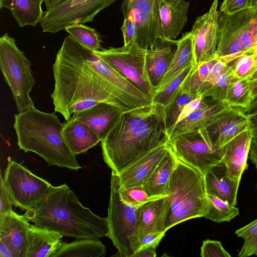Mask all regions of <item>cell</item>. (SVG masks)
Masks as SVG:
<instances>
[{
	"instance_id": "cell-1",
	"label": "cell",
	"mask_w": 257,
	"mask_h": 257,
	"mask_svg": "<svg viewBox=\"0 0 257 257\" xmlns=\"http://www.w3.org/2000/svg\"><path fill=\"white\" fill-rule=\"evenodd\" d=\"M109 65L71 36H67L53 65L54 88L51 94L55 112L68 120L72 107L85 101L106 102L123 109L105 79Z\"/></svg>"
},
{
	"instance_id": "cell-2",
	"label": "cell",
	"mask_w": 257,
	"mask_h": 257,
	"mask_svg": "<svg viewBox=\"0 0 257 257\" xmlns=\"http://www.w3.org/2000/svg\"><path fill=\"white\" fill-rule=\"evenodd\" d=\"M165 106L153 103L123 112L101 141L104 161L118 174L143 155L169 141Z\"/></svg>"
},
{
	"instance_id": "cell-3",
	"label": "cell",
	"mask_w": 257,
	"mask_h": 257,
	"mask_svg": "<svg viewBox=\"0 0 257 257\" xmlns=\"http://www.w3.org/2000/svg\"><path fill=\"white\" fill-rule=\"evenodd\" d=\"M23 215L30 222L65 236L98 239L109 236L107 217L83 206L66 184L53 186L36 207Z\"/></svg>"
},
{
	"instance_id": "cell-4",
	"label": "cell",
	"mask_w": 257,
	"mask_h": 257,
	"mask_svg": "<svg viewBox=\"0 0 257 257\" xmlns=\"http://www.w3.org/2000/svg\"><path fill=\"white\" fill-rule=\"evenodd\" d=\"M14 116L13 126L20 149L38 154L49 166L81 168L63 137L64 123L55 111L45 112L33 105Z\"/></svg>"
},
{
	"instance_id": "cell-5",
	"label": "cell",
	"mask_w": 257,
	"mask_h": 257,
	"mask_svg": "<svg viewBox=\"0 0 257 257\" xmlns=\"http://www.w3.org/2000/svg\"><path fill=\"white\" fill-rule=\"evenodd\" d=\"M165 206L166 231L181 222L204 217L208 209L204 175L177 158L170 179Z\"/></svg>"
},
{
	"instance_id": "cell-6",
	"label": "cell",
	"mask_w": 257,
	"mask_h": 257,
	"mask_svg": "<svg viewBox=\"0 0 257 257\" xmlns=\"http://www.w3.org/2000/svg\"><path fill=\"white\" fill-rule=\"evenodd\" d=\"M31 62L8 33L0 38V68L19 112L34 105L30 96L36 84Z\"/></svg>"
},
{
	"instance_id": "cell-7",
	"label": "cell",
	"mask_w": 257,
	"mask_h": 257,
	"mask_svg": "<svg viewBox=\"0 0 257 257\" xmlns=\"http://www.w3.org/2000/svg\"><path fill=\"white\" fill-rule=\"evenodd\" d=\"M119 188L118 176L112 172L107 217L109 237L120 256L131 257L140 247L138 219L140 206L124 203L120 197Z\"/></svg>"
},
{
	"instance_id": "cell-8",
	"label": "cell",
	"mask_w": 257,
	"mask_h": 257,
	"mask_svg": "<svg viewBox=\"0 0 257 257\" xmlns=\"http://www.w3.org/2000/svg\"><path fill=\"white\" fill-rule=\"evenodd\" d=\"M257 46V10L246 9L233 14L219 11L217 58L251 51Z\"/></svg>"
},
{
	"instance_id": "cell-9",
	"label": "cell",
	"mask_w": 257,
	"mask_h": 257,
	"mask_svg": "<svg viewBox=\"0 0 257 257\" xmlns=\"http://www.w3.org/2000/svg\"><path fill=\"white\" fill-rule=\"evenodd\" d=\"M3 183L13 205L26 211L36 207L53 187L13 161L5 170Z\"/></svg>"
},
{
	"instance_id": "cell-10",
	"label": "cell",
	"mask_w": 257,
	"mask_h": 257,
	"mask_svg": "<svg viewBox=\"0 0 257 257\" xmlns=\"http://www.w3.org/2000/svg\"><path fill=\"white\" fill-rule=\"evenodd\" d=\"M94 52L152 99L156 88L152 85L148 74L147 50L134 42L127 46L102 49Z\"/></svg>"
},
{
	"instance_id": "cell-11",
	"label": "cell",
	"mask_w": 257,
	"mask_h": 257,
	"mask_svg": "<svg viewBox=\"0 0 257 257\" xmlns=\"http://www.w3.org/2000/svg\"><path fill=\"white\" fill-rule=\"evenodd\" d=\"M168 144L179 160L204 175L223 156L222 146L211 143L206 128L175 136L169 140Z\"/></svg>"
},
{
	"instance_id": "cell-12",
	"label": "cell",
	"mask_w": 257,
	"mask_h": 257,
	"mask_svg": "<svg viewBox=\"0 0 257 257\" xmlns=\"http://www.w3.org/2000/svg\"><path fill=\"white\" fill-rule=\"evenodd\" d=\"M116 0H68L45 12L39 23L43 32L56 33L72 24L93 21Z\"/></svg>"
},
{
	"instance_id": "cell-13",
	"label": "cell",
	"mask_w": 257,
	"mask_h": 257,
	"mask_svg": "<svg viewBox=\"0 0 257 257\" xmlns=\"http://www.w3.org/2000/svg\"><path fill=\"white\" fill-rule=\"evenodd\" d=\"M120 9L124 18L135 24L138 31L136 42L143 49L152 47L157 40L163 36L157 0H123Z\"/></svg>"
},
{
	"instance_id": "cell-14",
	"label": "cell",
	"mask_w": 257,
	"mask_h": 257,
	"mask_svg": "<svg viewBox=\"0 0 257 257\" xmlns=\"http://www.w3.org/2000/svg\"><path fill=\"white\" fill-rule=\"evenodd\" d=\"M218 0H214L209 10L198 17L192 26L196 65L217 58L216 54L219 11Z\"/></svg>"
},
{
	"instance_id": "cell-15",
	"label": "cell",
	"mask_w": 257,
	"mask_h": 257,
	"mask_svg": "<svg viewBox=\"0 0 257 257\" xmlns=\"http://www.w3.org/2000/svg\"><path fill=\"white\" fill-rule=\"evenodd\" d=\"M205 128L211 143L221 147L249 129L248 116L241 109L229 106Z\"/></svg>"
},
{
	"instance_id": "cell-16",
	"label": "cell",
	"mask_w": 257,
	"mask_h": 257,
	"mask_svg": "<svg viewBox=\"0 0 257 257\" xmlns=\"http://www.w3.org/2000/svg\"><path fill=\"white\" fill-rule=\"evenodd\" d=\"M229 107L223 102L203 97L197 108L167 130L169 139L205 128L222 111Z\"/></svg>"
},
{
	"instance_id": "cell-17",
	"label": "cell",
	"mask_w": 257,
	"mask_h": 257,
	"mask_svg": "<svg viewBox=\"0 0 257 257\" xmlns=\"http://www.w3.org/2000/svg\"><path fill=\"white\" fill-rule=\"evenodd\" d=\"M169 148L168 142L139 157L117 174L119 187L127 189L143 185L151 176Z\"/></svg>"
},
{
	"instance_id": "cell-18",
	"label": "cell",
	"mask_w": 257,
	"mask_h": 257,
	"mask_svg": "<svg viewBox=\"0 0 257 257\" xmlns=\"http://www.w3.org/2000/svg\"><path fill=\"white\" fill-rule=\"evenodd\" d=\"M123 112L115 106L101 102L86 109L74 112L72 117L88 125L101 141L116 123Z\"/></svg>"
},
{
	"instance_id": "cell-19",
	"label": "cell",
	"mask_w": 257,
	"mask_h": 257,
	"mask_svg": "<svg viewBox=\"0 0 257 257\" xmlns=\"http://www.w3.org/2000/svg\"><path fill=\"white\" fill-rule=\"evenodd\" d=\"M178 40L160 37L147 50L146 63L152 85L156 88L161 83L174 57Z\"/></svg>"
},
{
	"instance_id": "cell-20",
	"label": "cell",
	"mask_w": 257,
	"mask_h": 257,
	"mask_svg": "<svg viewBox=\"0 0 257 257\" xmlns=\"http://www.w3.org/2000/svg\"><path fill=\"white\" fill-rule=\"evenodd\" d=\"M160 26L164 37L175 40L188 21L190 6L186 0H157Z\"/></svg>"
},
{
	"instance_id": "cell-21",
	"label": "cell",
	"mask_w": 257,
	"mask_h": 257,
	"mask_svg": "<svg viewBox=\"0 0 257 257\" xmlns=\"http://www.w3.org/2000/svg\"><path fill=\"white\" fill-rule=\"evenodd\" d=\"M252 137L251 131L246 130L222 146V161L225 164L228 174L233 180H240L247 168V160Z\"/></svg>"
},
{
	"instance_id": "cell-22",
	"label": "cell",
	"mask_w": 257,
	"mask_h": 257,
	"mask_svg": "<svg viewBox=\"0 0 257 257\" xmlns=\"http://www.w3.org/2000/svg\"><path fill=\"white\" fill-rule=\"evenodd\" d=\"M29 222L14 211L0 215V242L12 248L17 257H25Z\"/></svg>"
},
{
	"instance_id": "cell-23",
	"label": "cell",
	"mask_w": 257,
	"mask_h": 257,
	"mask_svg": "<svg viewBox=\"0 0 257 257\" xmlns=\"http://www.w3.org/2000/svg\"><path fill=\"white\" fill-rule=\"evenodd\" d=\"M207 194L217 197L235 206L240 180H233L229 176L225 164L221 161L211 167L204 174Z\"/></svg>"
},
{
	"instance_id": "cell-24",
	"label": "cell",
	"mask_w": 257,
	"mask_h": 257,
	"mask_svg": "<svg viewBox=\"0 0 257 257\" xmlns=\"http://www.w3.org/2000/svg\"><path fill=\"white\" fill-rule=\"evenodd\" d=\"M63 236L56 231L30 224L25 257H54L61 247Z\"/></svg>"
},
{
	"instance_id": "cell-25",
	"label": "cell",
	"mask_w": 257,
	"mask_h": 257,
	"mask_svg": "<svg viewBox=\"0 0 257 257\" xmlns=\"http://www.w3.org/2000/svg\"><path fill=\"white\" fill-rule=\"evenodd\" d=\"M63 137L74 155L86 153L100 142L97 135L86 124L72 116L64 123Z\"/></svg>"
},
{
	"instance_id": "cell-26",
	"label": "cell",
	"mask_w": 257,
	"mask_h": 257,
	"mask_svg": "<svg viewBox=\"0 0 257 257\" xmlns=\"http://www.w3.org/2000/svg\"><path fill=\"white\" fill-rule=\"evenodd\" d=\"M168 146L167 152L143 185L150 197H162L168 195L170 179L177 160L169 144Z\"/></svg>"
},
{
	"instance_id": "cell-27",
	"label": "cell",
	"mask_w": 257,
	"mask_h": 257,
	"mask_svg": "<svg viewBox=\"0 0 257 257\" xmlns=\"http://www.w3.org/2000/svg\"><path fill=\"white\" fill-rule=\"evenodd\" d=\"M166 197L157 198L140 207L138 219L140 243L148 234L166 232L164 228Z\"/></svg>"
},
{
	"instance_id": "cell-28",
	"label": "cell",
	"mask_w": 257,
	"mask_h": 257,
	"mask_svg": "<svg viewBox=\"0 0 257 257\" xmlns=\"http://www.w3.org/2000/svg\"><path fill=\"white\" fill-rule=\"evenodd\" d=\"M193 64H195L193 37L190 32H186L178 40V48L174 57L156 91L164 89L183 70Z\"/></svg>"
},
{
	"instance_id": "cell-29",
	"label": "cell",
	"mask_w": 257,
	"mask_h": 257,
	"mask_svg": "<svg viewBox=\"0 0 257 257\" xmlns=\"http://www.w3.org/2000/svg\"><path fill=\"white\" fill-rule=\"evenodd\" d=\"M44 0H0V9H9L19 26L36 27L45 13L42 9Z\"/></svg>"
},
{
	"instance_id": "cell-30",
	"label": "cell",
	"mask_w": 257,
	"mask_h": 257,
	"mask_svg": "<svg viewBox=\"0 0 257 257\" xmlns=\"http://www.w3.org/2000/svg\"><path fill=\"white\" fill-rule=\"evenodd\" d=\"M70 243L62 242L54 257H104L105 246L98 239H79Z\"/></svg>"
},
{
	"instance_id": "cell-31",
	"label": "cell",
	"mask_w": 257,
	"mask_h": 257,
	"mask_svg": "<svg viewBox=\"0 0 257 257\" xmlns=\"http://www.w3.org/2000/svg\"><path fill=\"white\" fill-rule=\"evenodd\" d=\"M194 71L184 81L174 98L169 104L164 106L165 122L167 130L176 122L184 107L199 97L193 91L191 86V78Z\"/></svg>"
},
{
	"instance_id": "cell-32",
	"label": "cell",
	"mask_w": 257,
	"mask_h": 257,
	"mask_svg": "<svg viewBox=\"0 0 257 257\" xmlns=\"http://www.w3.org/2000/svg\"><path fill=\"white\" fill-rule=\"evenodd\" d=\"M252 100L249 81L245 78L236 79L230 83L223 102L229 107L241 109L244 112L250 106Z\"/></svg>"
},
{
	"instance_id": "cell-33",
	"label": "cell",
	"mask_w": 257,
	"mask_h": 257,
	"mask_svg": "<svg viewBox=\"0 0 257 257\" xmlns=\"http://www.w3.org/2000/svg\"><path fill=\"white\" fill-rule=\"evenodd\" d=\"M208 209L204 217L217 223L229 222L239 214V209L215 196L207 194Z\"/></svg>"
},
{
	"instance_id": "cell-34",
	"label": "cell",
	"mask_w": 257,
	"mask_h": 257,
	"mask_svg": "<svg viewBox=\"0 0 257 257\" xmlns=\"http://www.w3.org/2000/svg\"><path fill=\"white\" fill-rule=\"evenodd\" d=\"M65 30L69 35L93 51L102 49L100 35L95 29L83 24H78L70 25Z\"/></svg>"
},
{
	"instance_id": "cell-35",
	"label": "cell",
	"mask_w": 257,
	"mask_h": 257,
	"mask_svg": "<svg viewBox=\"0 0 257 257\" xmlns=\"http://www.w3.org/2000/svg\"><path fill=\"white\" fill-rule=\"evenodd\" d=\"M196 68L195 64L187 67L164 89L156 91L152 98V102L164 106L169 104L174 98L184 81Z\"/></svg>"
},
{
	"instance_id": "cell-36",
	"label": "cell",
	"mask_w": 257,
	"mask_h": 257,
	"mask_svg": "<svg viewBox=\"0 0 257 257\" xmlns=\"http://www.w3.org/2000/svg\"><path fill=\"white\" fill-rule=\"evenodd\" d=\"M235 233L244 240L238 256L246 257L257 255V219L238 229Z\"/></svg>"
},
{
	"instance_id": "cell-37",
	"label": "cell",
	"mask_w": 257,
	"mask_h": 257,
	"mask_svg": "<svg viewBox=\"0 0 257 257\" xmlns=\"http://www.w3.org/2000/svg\"><path fill=\"white\" fill-rule=\"evenodd\" d=\"M229 65L225 71L206 91L202 95L203 97H210L214 100L223 102L230 83L236 79Z\"/></svg>"
},
{
	"instance_id": "cell-38",
	"label": "cell",
	"mask_w": 257,
	"mask_h": 257,
	"mask_svg": "<svg viewBox=\"0 0 257 257\" xmlns=\"http://www.w3.org/2000/svg\"><path fill=\"white\" fill-rule=\"evenodd\" d=\"M246 52L223 56L217 58V61L212 67L206 81L201 85L198 92L202 96L218 78L229 68L230 63L237 57Z\"/></svg>"
},
{
	"instance_id": "cell-39",
	"label": "cell",
	"mask_w": 257,
	"mask_h": 257,
	"mask_svg": "<svg viewBox=\"0 0 257 257\" xmlns=\"http://www.w3.org/2000/svg\"><path fill=\"white\" fill-rule=\"evenodd\" d=\"M229 65L233 74L237 79L248 78L257 68L252 51L237 57Z\"/></svg>"
},
{
	"instance_id": "cell-40",
	"label": "cell",
	"mask_w": 257,
	"mask_h": 257,
	"mask_svg": "<svg viewBox=\"0 0 257 257\" xmlns=\"http://www.w3.org/2000/svg\"><path fill=\"white\" fill-rule=\"evenodd\" d=\"M119 192L122 201L130 205L140 207L145 203L160 197H150L143 185L127 189L119 188Z\"/></svg>"
},
{
	"instance_id": "cell-41",
	"label": "cell",
	"mask_w": 257,
	"mask_h": 257,
	"mask_svg": "<svg viewBox=\"0 0 257 257\" xmlns=\"http://www.w3.org/2000/svg\"><path fill=\"white\" fill-rule=\"evenodd\" d=\"M202 257H231V255L223 247L221 243L217 240L206 239L201 247Z\"/></svg>"
},
{
	"instance_id": "cell-42",
	"label": "cell",
	"mask_w": 257,
	"mask_h": 257,
	"mask_svg": "<svg viewBox=\"0 0 257 257\" xmlns=\"http://www.w3.org/2000/svg\"><path fill=\"white\" fill-rule=\"evenodd\" d=\"M249 8L250 0H223L220 7V11L231 15Z\"/></svg>"
},
{
	"instance_id": "cell-43",
	"label": "cell",
	"mask_w": 257,
	"mask_h": 257,
	"mask_svg": "<svg viewBox=\"0 0 257 257\" xmlns=\"http://www.w3.org/2000/svg\"><path fill=\"white\" fill-rule=\"evenodd\" d=\"M123 37L124 46L129 45L137 42L138 31L134 23L127 18H124L120 28Z\"/></svg>"
},
{
	"instance_id": "cell-44",
	"label": "cell",
	"mask_w": 257,
	"mask_h": 257,
	"mask_svg": "<svg viewBox=\"0 0 257 257\" xmlns=\"http://www.w3.org/2000/svg\"><path fill=\"white\" fill-rule=\"evenodd\" d=\"M0 177V215H2L13 211V205L4 186L2 173Z\"/></svg>"
},
{
	"instance_id": "cell-45",
	"label": "cell",
	"mask_w": 257,
	"mask_h": 257,
	"mask_svg": "<svg viewBox=\"0 0 257 257\" xmlns=\"http://www.w3.org/2000/svg\"><path fill=\"white\" fill-rule=\"evenodd\" d=\"M165 234V232H157L147 234L140 240L139 248L144 246H154L156 248Z\"/></svg>"
},
{
	"instance_id": "cell-46",
	"label": "cell",
	"mask_w": 257,
	"mask_h": 257,
	"mask_svg": "<svg viewBox=\"0 0 257 257\" xmlns=\"http://www.w3.org/2000/svg\"><path fill=\"white\" fill-rule=\"evenodd\" d=\"M217 58L197 65V73L202 85L206 81L212 67L217 61Z\"/></svg>"
},
{
	"instance_id": "cell-47",
	"label": "cell",
	"mask_w": 257,
	"mask_h": 257,
	"mask_svg": "<svg viewBox=\"0 0 257 257\" xmlns=\"http://www.w3.org/2000/svg\"><path fill=\"white\" fill-rule=\"evenodd\" d=\"M203 98V96H199L185 105L180 113L176 122L182 120L196 109Z\"/></svg>"
},
{
	"instance_id": "cell-48",
	"label": "cell",
	"mask_w": 257,
	"mask_h": 257,
	"mask_svg": "<svg viewBox=\"0 0 257 257\" xmlns=\"http://www.w3.org/2000/svg\"><path fill=\"white\" fill-rule=\"evenodd\" d=\"M249 81L252 100L249 108L244 112L247 115L254 113L257 111V79Z\"/></svg>"
},
{
	"instance_id": "cell-49",
	"label": "cell",
	"mask_w": 257,
	"mask_h": 257,
	"mask_svg": "<svg viewBox=\"0 0 257 257\" xmlns=\"http://www.w3.org/2000/svg\"><path fill=\"white\" fill-rule=\"evenodd\" d=\"M156 248L154 246L142 247L139 248L131 257H156Z\"/></svg>"
},
{
	"instance_id": "cell-50",
	"label": "cell",
	"mask_w": 257,
	"mask_h": 257,
	"mask_svg": "<svg viewBox=\"0 0 257 257\" xmlns=\"http://www.w3.org/2000/svg\"><path fill=\"white\" fill-rule=\"evenodd\" d=\"M248 158L257 167V135L252 137L250 149L248 153Z\"/></svg>"
},
{
	"instance_id": "cell-51",
	"label": "cell",
	"mask_w": 257,
	"mask_h": 257,
	"mask_svg": "<svg viewBox=\"0 0 257 257\" xmlns=\"http://www.w3.org/2000/svg\"><path fill=\"white\" fill-rule=\"evenodd\" d=\"M249 121V128L252 136L257 135V111L254 113L247 115Z\"/></svg>"
},
{
	"instance_id": "cell-52",
	"label": "cell",
	"mask_w": 257,
	"mask_h": 257,
	"mask_svg": "<svg viewBox=\"0 0 257 257\" xmlns=\"http://www.w3.org/2000/svg\"><path fill=\"white\" fill-rule=\"evenodd\" d=\"M68 0H44L46 11H50Z\"/></svg>"
},
{
	"instance_id": "cell-53",
	"label": "cell",
	"mask_w": 257,
	"mask_h": 257,
	"mask_svg": "<svg viewBox=\"0 0 257 257\" xmlns=\"http://www.w3.org/2000/svg\"><path fill=\"white\" fill-rule=\"evenodd\" d=\"M247 78L250 81L254 80L257 79V68Z\"/></svg>"
},
{
	"instance_id": "cell-54",
	"label": "cell",
	"mask_w": 257,
	"mask_h": 257,
	"mask_svg": "<svg viewBox=\"0 0 257 257\" xmlns=\"http://www.w3.org/2000/svg\"><path fill=\"white\" fill-rule=\"evenodd\" d=\"M250 8L257 10V0H250Z\"/></svg>"
},
{
	"instance_id": "cell-55",
	"label": "cell",
	"mask_w": 257,
	"mask_h": 257,
	"mask_svg": "<svg viewBox=\"0 0 257 257\" xmlns=\"http://www.w3.org/2000/svg\"><path fill=\"white\" fill-rule=\"evenodd\" d=\"M252 52L254 56L256 64L257 65V46H256L254 48H253V49L252 50Z\"/></svg>"
},
{
	"instance_id": "cell-56",
	"label": "cell",
	"mask_w": 257,
	"mask_h": 257,
	"mask_svg": "<svg viewBox=\"0 0 257 257\" xmlns=\"http://www.w3.org/2000/svg\"><path fill=\"white\" fill-rule=\"evenodd\" d=\"M256 171H257V167H256ZM256 189H257V185H256Z\"/></svg>"
}]
</instances>
